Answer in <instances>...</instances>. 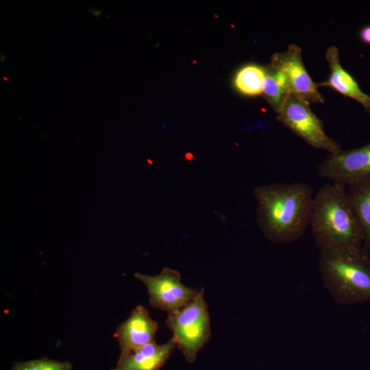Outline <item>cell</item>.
I'll return each instance as SVG.
<instances>
[{
	"label": "cell",
	"mask_w": 370,
	"mask_h": 370,
	"mask_svg": "<svg viewBox=\"0 0 370 370\" xmlns=\"http://www.w3.org/2000/svg\"><path fill=\"white\" fill-rule=\"evenodd\" d=\"M309 226L321 249L363 245V234L345 186L327 184L314 195Z\"/></svg>",
	"instance_id": "cell-2"
},
{
	"label": "cell",
	"mask_w": 370,
	"mask_h": 370,
	"mask_svg": "<svg viewBox=\"0 0 370 370\" xmlns=\"http://www.w3.org/2000/svg\"><path fill=\"white\" fill-rule=\"evenodd\" d=\"M158 329V322L151 317L148 310L141 305L136 306L128 318L116 328L114 335L119 343L120 354L155 343Z\"/></svg>",
	"instance_id": "cell-9"
},
{
	"label": "cell",
	"mask_w": 370,
	"mask_h": 370,
	"mask_svg": "<svg viewBox=\"0 0 370 370\" xmlns=\"http://www.w3.org/2000/svg\"><path fill=\"white\" fill-rule=\"evenodd\" d=\"M265 71L262 93L277 113L291 91L284 75L280 71L271 66Z\"/></svg>",
	"instance_id": "cell-13"
},
{
	"label": "cell",
	"mask_w": 370,
	"mask_h": 370,
	"mask_svg": "<svg viewBox=\"0 0 370 370\" xmlns=\"http://www.w3.org/2000/svg\"><path fill=\"white\" fill-rule=\"evenodd\" d=\"M317 171L321 177L344 186L370 177V143L330 154L318 166Z\"/></svg>",
	"instance_id": "cell-7"
},
{
	"label": "cell",
	"mask_w": 370,
	"mask_h": 370,
	"mask_svg": "<svg viewBox=\"0 0 370 370\" xmlns=\"http://www.w3.org/2000/svg\"><path fill=\"white\" fill-rule=\"evenodd\" d=\"M270 66L285 77L291 93L310 103H323L324 99L307 72L301 56V49L290 45L286 51L274 53Z\"/></svg>",
	"instance_id": "cell-8"
},
{
	"label": "cell",
	"mask_w": 370,
	"mask_h": 370,
	"mask_svg": "<svg viewBox=\"0 0 370 370\" xmlns=\"http://www.w3.org/2000/svg\"><path fill=\"white\" fill-rule=\"evenodd\" d=\"M277 119L310 146L329 154L342 151L341 146L325 132L322 121L310 103L290 93L277 112Z\"/></svg>",
	"instance_id": "cell-5"
},
{
	"label": "cell",
	"mask_w": 370,
	"mask_h": 370,
	"mask_svg": "<svg viewBox=\"0 0 370 370\" xmlns=\"http://www.w3.org/2000/svg\"><path fill=\"white\" fill-rule=\"evenodd\" d=\"M134 276L147 287L150 306L168 314L184 308L201 291L184 284L180 273L169 267L163 268L156 275L135 273Z\"/></svg>",
	"instance_id": "cell-6"
},
{
	"label": "cell",
	"mask_w": 370,
	"mask_h": 370,
	"mask_svg": "<svg viewBox=\"0 0 370 370\" xmlns=\"http://www.w3.org/2000/svg\"><path fill=\"white\" fill-rule=\"evenodd\" d=\"M173 338L186 361H195L199 350L210 341L212 332L204 290L187 306L169 313L165 321Z\"/></svg>",
	"instance_id": "cell-4"
},
{
	"label": "cell",
	"mask_w": 370,
	"mask_h": 370,
	"mask_svg": "<svg viewBox=\"0 0 370 370\" xmlns=\"http://www.w3.org/2000/svg\"><path fill=\"white\" fill-rule=\"evenodd\" d=\"M325 59L330 69V75L321 86L330 87L344 96L348 97L361 104L366 110L370 109V96L359 87L352 75L342 66L338 49L331 46L326 50Z\"/></svg>",
	"instance_id": "cell-11"
},
{
	"label": "cell",
	"mask_w": 370,
	"mask_h": 370,
	"mask_svg": "<svg viewBox=\"0 0 370 370\" xmlns=\"http://www.w3.org/2000/svg\"><path fill=\"white\" fill-rule=\"evenodd\" d=\"M257 223L264 236L277 244L290 243L309 226L314 194L306 184L274 183L254 189Z\"/></svg>",
	"instance_id": "cell-1"
},
{
	"label": "cell",
	"mask_w": 370,
	"mask_h": 370,
	"mask_svg": "<svg viewBox=\"0 0 370 370\" xmlns=\"http://www.w3.org/2000/svg\"><path fill=\"white\" fill-rule=\"evenodd\" d=\"M347 193L363 234V246L370 251V177L348 185Z\"/></svg>",
	"instance_id": "cell-12"
},
{
	"label": "cell",
	"mask_w": 370,
	"mask_h": 370,
	"mask_svg": "<svg viewBox=\"0 0 370 370\" xmlns=\"http://www.w3.org/2000/svg\"><path fill=\"white\" fill-rule=\"evenodd\" d=\"M358 36L362 42L370 45V25L362 27L359 31Z\"/></svg>",
	"instance_id": "cell-16"
},
{
	"label": "cell",
	"mask_w": 370,
	"mask_h": 370,
	"mask_svg": "<svg viewBox=\"0 0 370 370\" xmlns=\"http://www.w3.org/2000/svg\"><path fill=\"white\" fill-rule=\"evenodd\" d=\"M173 337L158 345L156 342L130 352L120 354L115 367L111 370H160L176 347Z\"/></svg>",
	"instance_id": "cell-10"
},
{
	"label": "cell",
	"mask_w": 370,
	"mask_h": 370,
	"mask_svg": "<svg viewBox=\"0 0 370 370\" xmlns=\"http://www.w3.org/2000/svg\"><path fill=\"white\" fill-rule=\"evenodd\" d=\"M265 69L257 64H249L241 68L234 78L236 89L243 95L256 96L262 92Z\"/></svg>",
	"instance_id": "cell-14"
},
{
	"label": "cell",
	"mask_w": 370,
	"mask_h": 370,
	"mask_svg": "<svg viewBox=\"0 0 370 370\" xmlns=\"http://www.w3.org/2000/svg\"><path fill=\"white\" fill-rule=\"evenodd\" d=\"M318 266L323 285L336 303L370 301V256L364 246L321 249Z\"/></svg>",
	"instance_id": "cell-3"
},
{
	"label": "cell",
	"mask_w": 370,
	"mask_h": 370,
	"mask_svg": "<svg viewBox=\"0 0 370 370\" xmlns=\"http://www.w3.org/2000/svg\"><path fill=\"white\" fill-rule=\"evenodd\" d=\"M69 361H60L43 357L25 362H14L10 370H72Z\"/></svg>",
	"instance_id": "cell-15"
}]
</instances>
